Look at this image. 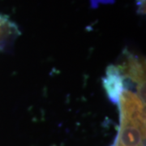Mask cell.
<instances>
[{
  "label": "cell",
  "mask_w": 146,
  "mask_h": 146,
  "mask_svg": "<svg viewBox=\"0 0 146 146\" xmlns=\"http://www.w3.org/2000/svg\"><path fill=\"white\" fill-rule=\"evenodd\" d=\"M124 80L117 67L110 66L107 72L106 76L103 80V84L106 92L107 93L111 101L117 102L121 92L123 88Z\"/></svg>",
  "instance_id": "obj_3"
},
{
  "label": "cell",
  "mask_w": 146,
  "mask_h": 146,
  "mask_svg": "<svg viewBox=\"0 0 146 146\" xmlns=\"http://www.w3.org/2000/svg\"><path fill=\"white\" fill-rule=\"evenodd\" d=\"M118 102L120 125L113 146H145V103L128 89L121 92Z\"/></svg>",
  "instance_id": "obj_1"
},
{
  "label": "cell",
  "mask_w": 146,
  "mask_h": 146,
  "mask_svg": "<svg viewBox=\"0 0 146 146\" xmlns=\"http://www.w3.org/2000/svg\"><path fill=\"white\" fill-rule=\"evenodd\" d=\"M123 80L136 84L138 97L145 103V60L131 55L125 62L117 66Z\"/></svg>",
  "instance_id": "obj_2"
}]
</instances>
